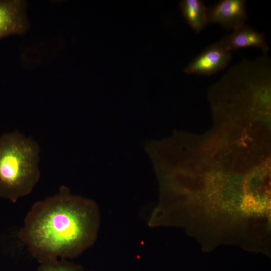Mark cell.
Masks as SVG:
<instances>
[{"label":"cell","mask_w":271,"mask_h":271,"mask_svg":"<svg viewBox=\"0 0 271 271\" xmlns=\"http://www.w3.org/2000/svg\"><path fill=\"white\" fill-rule=\"evenodd\" d=\"M100 221L93 201L62 186L58 194L32 206L18 237L40 263L74 258L94 244Z\"/></svg>","instance_id":"6da1fadb"},{"label":"cell","mask_w":271,"mask_h":271,"mask_svg":"<svg viewBox=\"0 0 271 271\" xmlns=\"http://www.w3.org/2000/svg\"><path fill=\"white\" fill-rule=\"evenodd\" d=\"M40 148L18 131L0 136V198L13 203L29 195L39 181Z\"/></svg>","instance_id":"7a4b0ae2"},{"label":"cell","mask_w":271,"mask_h":271,"mask_svg":"<svg viewBox=\"0 0 271 271\" xmlns=\"http://www.w3.org/2000/svg\"><path fill=\"white\" fill-rule=\"evenodd\" d=\"M232 59V53L219 41L208 46L184 69L187 74L209 76L225 69Z\"/></svg>","instance_id":"3957f363"},{"label":"cell","mask_w":271,"mask_h":271,"mask_svg":"<svg viewBox=\"0 0 271 271\" xmlns=\"http://www.w3.org/2000/svg\"><path fill=\"white\" fill-rule=\"evenodd\" d=\"M208 24H217L227 30H233L245 24L247 18L245 0H221L207 7Z\"/></svg>","instance_id":"277c9868"},{"label":"cell","mask_w":271,"mask_h":271,"mask_svg":"<svg viewBox=\"0 0 271 271\" xmlns=\"http://www.w3.org/2000/svg\"><path fill=\"white\" fill-rule=\"evenodd\" d=\"M29 27L26 3L22 0H0V39L22 35Z\"/></svg>","instance_id":"5b68a950"},{"label":"cell","mask_w":271,"mask_h":271,"mask_svg":"<svg viewBox=\"0 0 271 271\" xmlns=\"http://www.w3.org/2000/svg\"><path fill=\"white\" fill-rule=\"evenodd\" d=\"M219 41L230 51L241 48L253 47L267 54L269 46L264 35L245 23L222 37Z\"/></svg>","instance_id":"8992f818"},{"label":"cell","mask_w":271,"mask_h":271,"mask_svg":"<svg viewBox=\"0 0 271 271\" xmlns=\"http://www.w3.org/2000/svg\"><path fill=\"white\" fill-rule=\"evenodd\" d=\"M183 17L192 30L200 33L207 24V6L202 0H183L179 4Z\"/></svg>","instance_id":"52a82bcc"},{"label":"cell","mask_w":271,"mask_h":271,"mask_svg":"<svg viewBox=\"0 0 271 271\" xmlns=\"http://www.w3.org/2000/svg\"><path fill=\"white\" fill-rule=\"evenodd\" d=\"M38 271H83L81 265L60 259L41 263Z\"/></svg>","instance_id":"ba28073f"}]
</instances>
